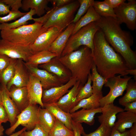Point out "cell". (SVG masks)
I'll use <instances>...</instances> for the list:
<instances>
[{
	"label": "cell",
	"instance_id": "9",
	"mask_svg": "<svg viewBox=\"0 0 136 136\" xmlns=\"http://www.w3.org/2000/svg\"><path fill=\"white\" fill-rule=\"evenodd\" d=\"M114 9L116 19L120 24L125 23L130 30L136 28V1L128 0Z\"/></svg>",
	"mask_w": 136,
	"mask_h": 136
},
{
	"label": "cell",
	"instance_id": "15",
	"mask_svg": "<svg viewBox=\"0 0 136 136\" xmlns=\"http://www.w3.org/2000/svg\"><path fill=\"white\" fill-rule=\"evenodd\" d=\"M26 87L29 104L39 105L44 108L42 100L43 91L42 85L39 79L30 73Z\"/></svg>",
	"mask_w": 136,
	"mask_h": 136
},
{
	"label": "cell",
	"instance_id": "6",
	"mask_svg": "<svg viewBox=\"0 0 136 136\" xmlns=\"http://www.w3.org/2000/svg\"><path fill=\"white\" fill-rule=\"evenodd\" d=\"M99 29L96 22H94L82 28L75 33L71 35L61 56L75 51L82 46H86L90 48L93 54L94 37Z\"/></svg>",
	"mask_w": 136,
	"mask_h": 136
},
{
	"label": "cell",
	"instance_id": "16",
	"mask_svg": "<svg viewBox=\"0 0 136 136\" xmlns=\"http://www.w3.org/2000/svg\"><path fill=\"white\" fill-rule=\"evenodd\" d=\"M23 61L21 59H17L14 76L6 85L8 90L13 85L17 87L26 86L29 80L30 73Z\"/></svg>",
	"mask_w": 136,
	"mask_h": 136
},
{
	"label": "cell",
	"instance_id": "30",
	"mask_svg": "<svg viewBox=\"0 0 136 136\" xmlns=\"http://www.w3.org/2000/svg\"><path fill=\"white\" fill-rule=\"evenodd\" d=\"M125 95L119 99V103L123 106L127 103L136 101V82L130 79L128 82Z\"/></svg>",
	"mask_w": 136,
	"mask_h": 136
},
{
	"label": "cell",
	"instance_id": "12",
	"mask_svg": "<svg viewBox=\"0 0 136 136\" xmlns=\"http://www.w3.org/2000/svg\"><path fill=\"white\" fill-rule=\"evenodd\" d=\"M38 66L56 76L63 84L67 82L72 77L69 70L59 60L55 57L49 62Z\"/></svg>",
	"mask_w": 136,
	"mask_h": 136
},
{
	"label": "cell",
	"instance_id": "20",
	"mask_svg": "<svg viewBox=\"0 0 136 136\" xmlns=\"http://www.w3.org/2000/svg\"><path fill=\"white\" fill-rule=\"evenodd\" d=\"M8 93L20 113L29 105L26 86L17 87L12 86Z\"/></svg>",
	"mask_w": 136,
	"mask_h": 136
},
{
	"label": "cell",
	"instance_id": "50",
	"mask_svg": "<svg viewBox=\"0 0 136 136\" xmlns=\"http://www.w3.org/2000/svg\"><path fill=\"white\" fill-rule=\"evenodd\" d=\"M130 128V136H136V123H134Z\"/></svg>",
	"mask_w": 136,
	"mask_h": 136
},
{
	"label": "cell",
	"instance_id": "53",
	"mask_svg": "<svg viewBox=\"0 0 136 136\" xmlns=\"http://www.w3.org/2000/svg\"><path fill=\"white\" fill-rule=\"evenodd\" d=\"M2 123L0 122V136H2L4 135V128Z\"/></svg>",
	"mask_w": 136,
	"mask_h": 136
},
{
	"label": "cell",
	"instance_id": "47",
	"mask_svg": "<svg viewBox=\"0 0 136 136\" xmlns=\"http://www.w3.org/2000/svg\"><path fill=\"white\" fill-rule=\"evenodd\" d=\"M125 0H105L104 1L110 7L114 9L125 2Z\"/></svg>",
	"mask_w": 136,
	"mask_h": 136
},
{
	"label": "cell",
	"instance_id": "55",
	"mask_svg": "<svg viewBox=\"0 0 136 136\" xmlns=\"http://www.w3.org/2000/svg\"><path fill=\"white\" fill-rule=\"evenodd\" d=\"M22 133L21 134L19 135V136H22Z\"/></svg>",
	"mask_w": 136,
	"mask_h": 136
},
{
	"label": "cell",
	"instance_id": "19",
	"mask_svg": "<svg viewBox=\"0 0 136 136\" xmlns=\"http://www.w3.org/2000/svg\"><path fill=\"white\" fill-rule=\"evenodd\" d=\"M75 25V24L73 23L69 24L56 38L48 50L55 53L58 58L60 57L69 39L72 34Z\"/></svg>",
	"mask_w": 136,
	"mask_h": 136
},
{
	"label": "cell",
	"instance_id": "52",
	"mask_svg": "<svg viewBox=\"0 0 136 136\" xmlns=\"http://www.w3.org/2000/svg\"><path fill=\"white\" fill-rule=\"evenodd\" d=\"M26 127H24L21 130L15 133H13L9 136H19L24 131L26 130Z\"/></svg>",
	"mask_w": 136,
	"mask_h": 136
},
{
	"label": "cell",
	"instance_id": "4",
	"mask_svg": "<svg viewBox=\"0 0 136 136\" xmlns=\"http://www.w3.org/2000/svg\"><path fill=\"white\" fill-rule=\"evenodd\" d=\"M40 22L21 26L17 28L1 30L2 39L21 45L29 46L37 37L47 29Z\"/></svg>",
	"mask_w": 136,
	"mask_h": 136
},
{
	"label": "cell",
	"instance_id": "27",
	"mask_svg": "<svg viewBox=\"0 0 136 136\" xmlns=\"http://www.w3.org/2000/svg\"><path fill=\"white\" fill-rule=\"evenodd\" d=\"M57 57L55 53L48 50L42 51L32 54L29 57L26 64L35 67L49 62L52 58Z\"/></svg>",
	"mask_w": 136,
	"mask_h": 136
},
{
	"label": "cell",
	"instance_id": "29",
	"mask_svg": "<svg viewBox=\"0 0 136 136\" xmlns=\"http://www.w3.org/2000/svg\"><path fill=\"white\" fill-rule=\"evenodd\" d=\"M101 17L92 6H91L86 13L75 24L72 35L74 34L81 28L89 23L98 21Z\"/></svg>",
	"mask_w": 136,
	"mask_h": 136
},
{
	"label": "cell",
	"instance_id": "46",
	"mask_svg": "<svg viewBox=\"0 0 136 136\" xmlns=\"http://www.w3.org/2000/svg\"><path fill=\"white\" fill-rule=\"evenodd\" d=\"M10 7L0 0V16L8 14L10 11Z\"/></svg>",
	"mask_w": 136,
	"mask_h": 136
},
{
	"label": "cell",
	"instance_id": "11",
	"mask_svg": "<svg viewBox=\"0 0 136 136\" xmlns=\"http://www.w3.org/2000/svg\"><path fill=\"white\" fill-rule=\"evenodd\" d=\"M63 31L55 27L48 28L40 35L33 43L29 46L32 54L42 51L48 50L52 44Z\"/></svg>",
	"mask_w": 136,
	"mask_h": 136
},
{
	"label": "cell",
	"instance_id": "40",
	"mask_svg": "<svg viewBox=\"0 0 136 136\" xmlns=\"http://www.w3.org/2000/svg\"><path fill=\"white\" fill-rule=\"evenodd\" d=\"M22 134V136H49V134L45 132L39 124H37L31 130L24 131Z\"/></svg>",
	"mask_w": 136,
	"mask_h": 136
},
{
	"label": "cell",
	"instance_id": "7",
	"mask_svg": "<svg viewBox=\"0 0 136 136\" xmlns=\"http://www.w3.org/2000/svg\"><path fill=\"white\" fill-rule=\"evenodd\" d=\"M40 107L37 105H29L17 116L16 122L12 126L6 129V134L8 135H11L20 125L26 127L27 131L33 129L39 123Z\"/></svg>",
	"mask_w": 136,
	"mask_h": 136
},
{
	"label": "cell",
	"instance_id": "42",
	"mask_svg": "<svg viewBox=\"0 0 136 136\" xmlns=\"http://www.w3.org/2000/svg\"><path fill=\"white\" fill-rule=\"evenodd\" d=\"M11 60V58L7 56L0 54V77L9 65Z\"/></svg>",
	"mask_w": 136,
	"mask_h": 136
},
{
	"label": "cell",
	"instance_id": "49",
	"mask_svg": "<svg viewBox=\"0 0 136 136\" xmlns=\"http://www.w3.org/2000/svg\"><path fill=\"white\" fill-rule=\"evenodd\" d=\"M130 135L129 130L121 133L113 127L110 136H130Z\"/></svg>",
	"mask_w": 136,
	"mask_h": 136
},
{
	"label": "cell",
	"instance_id": "25",
	"mask_svg": "<svg viewBox=\"0 0 136 136\" xmlns=\"http://www.w3.org/2000/svg\"><path fill=\"white\" fill-rule=\"evenodd\" d=\"M50 0H22V9L27 11L29 9L35 10L36 14L41 16L50 10L47 7V4Z\"/></svg>",
	"mask_w": 136,
	"mask_h": 136
},
{
	"label": "cell",
	"instance_id": "5",
	"mask_svg": "<svg viewBox=\"0 0 136 136\" xmlns=\"http://www.w3.org/2000/svg\"><path fill=\"white\" fill-rule=\"evenodd\" d=\"M80 6L78 1L72 2L59 8L53 7L47 12L48 18L43 27L46 28L55 27L63 31L72 21L75 17V13Z\"/></svg>",
	"mask_w": 136,
	"mask_h": 136
},
{
	"label": "cell",
	"instance_id": "17",
	"mask_svg": "<svg viewBox=\"0 0 136 136\" xmlns=\"http://www.w3.org/2000/svg\"><path fill=\"white\" fill-rule=\"evenodd\" d=\"M84 85L79 81H77L67 92L55 104L63 111L70 113L71 110L78 104L77 97Z\"/></svg>",
	"mask_w": 136,
	"mask_h": 136
},
{
	"label": "cell",
	"instance_id": "39",
	"mask_svg": "<svg viewBox=\"0 0 136 136\" xmlns=\"http://www.w3.org/2000/svg\"><path fill=\"white\" fill-rule=\"evenodd\" d=\"M27 12L23 13L19 11H10L6 15L3 17L0 16V24L6 22L20 18L26 14Z\"/></svg>",
	"mask_w": 136,
	"mask_h": 136
},
{
	"label": "cell",
	"instance_id": "26",
	"mask_svg": "<svg viewBox=\"0 0 136 136\" xmlns=\"http://www.w3.org/2000/svg\"><path fill=\"white\" fill-rule=\"evenodd\" d=\"M103 96L102 92L98 94H93L90 97L80 101L71 110L70 113L74 112L81 108L92 109L100 107V100Z\"/></svg>",
	"mask_w": 136,
	"mask_h": 136
},
{
	"label": "cell",
	"instance_id": "45",
	"mask_svg": "<svg viewBox=\"0 0 136 136\" xmlns=\"http://www.w3.org/2000/svg\"><path fill=\"white\" fill-rule=\"evenodd\" d=\"M72 0H50L53 7L59 8L67 5L73 2Z\"/></svg>",
	"mask_w": 136,
	"mask_h": 136
},
{
	"label": "cell",
	"instance_id": "18",
	"mask_svg": "<svg viewBox=\"0 0 136 136\" xmlns=\"http://www.w3.org/2000/svg\"><path fill=\"white\" fill-rule=\"evenodd\" d=\"M123 111V109L113 103L106 105L101 107V114L97 117L98 121L100 124L112 128L115 122L117 115Z\"/></svg>",
	"mask_w": 136,
	"mask_h": 136
},
{
	"label": "cell",
	"instance_id": "37",
	"mask_svg": "<svg viewBox=\"0 0 136 136\" xmlns=\"http://www.w3.org/2000/svg\"><path fill=\"white\" fill-rule=\"evenodd\" d=\"M80 6L72 23L75 24L87 12L89 8L93 5L94 0H78Z\"/></svg>",
	"mask_w": 136,
	"mask_h": 136
},
{
	"label": "cell",
	"instance_id": "8",
	"mask_svg": "<svg viewBox=\"0 0 136 136\" xmlns=\"http://www.w3.org/2000/svg\"><path fill=\"white\" fill-rule=\"evenodd\" d=\"M121 75H116L107 79L104 86L109 87L110 91L106 95L100 100V107L107 104L113 103L115 99L121 96L125 90L128 81L132 76H125L122 77Z\"/></svg>",
	"mask_w": 136,
	"mask_h": 136
},
{
	"label": "cell",
	"instance_id": "28",
	"mask_svg": "<svg viewBox=\"0 0 136 136\" xmlns=\"http://www.w3.org/2000/svg\"><path fill=\"white\" fill-rule=\"evenodd\" d=\"M39 124L49 134L54 125L56 118L46 108L41 106L39 113Z\"/></svg>",
	"mask_w": 136,
	"mask_h": 136
},
{
	"label": "cell",
	"instance_id": "13",
	"mask_svg": "<svg viewBox=\"0 0 136 136\" xmlns=\"http://www.w3.org/2000/svg\"><path fill=\"white\" fill-rule=\"evenodd\" d=\"M76 81L75 78L72 77L67 82L61 86L43 90L42 100L43 104L56 103Z\"/></svg>",
	"mask_w": 136,
	"mask_h": 136
},
{
	"label": "cell",
	"instance_id": "1",
	"mask_svg": "<svg viewBox=\"0 0 136 136\" xmlns=\"http://www.w3.org/2000/svg\"><path fill=\"white\" fill-rule=\"evenodd\" d=\"M93 44L94 62L100 75L107 79L117 74L127 75L126 71L129 69L125 61L110 46L100 29L95 35Z\"/></svg>",
	"mask_w": 136,
	"mask_h": 136
},
{
	"label": "cell",
	"instance_id": "56",
	"mask_svg": "<svg viewBox=\"0 0 136 136\" xmlns=\"http://www.w3.org/2000/svg\"><path fill=\"white\" fill-rule=\"evenodd\" d=\"M1 87L0 86V90H1Z\"/></svg>",
	"mask_w": 136,
	"mask_h": 136
},
{
	"label": "cell",
	"instance_id": "44",
	"mask_svg": "<svg viewBox=\"0 0 136 136\" xmlns=\"http://www.w3.org/2000/svg\"><path fill=\"white\" fill-rule=\"evenodd\" d=\"M8 121H9L8 115L2 103L0 105V122L6 123Z\"/></svg>",
	"mask_w": 136,
	"mask_h": 136
},
{
	"label": "cell",
	"instance_id": "24",
	"mask_svg": "<svg viewBox=\"0 0 136 136\" xmlns=\"http://www.w3.org/2000/svg\"><path fill=\"white\" fill-rule=\"evenodd\" d=\"M44 108L47 109L56 119L67 128L72 130L71 113L63 111L55 104H43Z\"/></svg>",
	"mask_w": 136,
	"mask_h": 136
},
{
	"label": "cell",
	"instance_id": "2",
	"mask_svg": "<svg viewBox=\"0 0 136 136\" xmlns=\"http://www.w3.org/2000/svg\"><path fill=\"white\" fill-rule=\"evenodd\" d=\"M96 22L107 41L122 57L128 69H136V54L131 48L133 43L131 33L121 28L116 18L101 17Z\"/></svg>",
	"mask_w": 136,
	"mask_h": 136
},
{
	"label": "cell",
	"instance_id": "36",
	"mask_svg": "<svg viewBox=\"0 0 136 136\" xmlns=\"http://www.w3.org/2000/svg\"><path fill=\"white\" fill-rule=\"evenodd\" d=\"M91 83V74L90 73L88 76L87 82L81 89L78 94L76 98L78 103L81 100L90 97L93 94Z\"/></svg>",
	"mask_w": 136,
	"mask_h": 136
},
{
	"label": "cell",
	"instance_id": "3",
	"mask_svg": "<svg viewBox=\"0 0 136 136\" xmlns=\"http://www.w3.org/2000/svg\"><path fill=\"white\" fill-rule=\"evenodd\" d=\"M58 58L70 71L72 77L84 85L94 63L91 50L86 46H82Z\"/></svg>",
	"mask_w": 136,
	"mask_h": 136
},
{
	"label": "cell",
	"instance_id": "51",
	"mask_svg": "<svg viewBox=\"0 0 136 136\" xmlns=\"http://www.w3.org/2000/svg\"><path fill=\"white\" fill-rule=\"evenodd\" d=\"M127 75L129 74L134 76V80H136V69L127 70L126 71Z\"/></svg>",
	"mask_w": 136,
	"mask_h": 136
},
{
	"label": "cell",
	"instance_id": "43",
	"mask_svg": "<svg viewBox=\"0 0 136 136\" xmlns=\"http://www.w3.org/2000/svg\"><path fill=\"white\" fill-rule=\"evenodd\" d=\"M72 124L74 136H81L82 133L84 131L81 124L75 122L72 120Z\"/></svg>",
	"mask_w": 136,
	"mask_h": 136
},
{
	"label": "cell",
	"instance_id": "31",
	"mask_svg": "<svg viewBox=\"0 0 136 136\" xmlns=\"http://www.w3.org/2000/svg\"><path fill=\"white\" fill-rule=\"evenodd\" d=\"M36 14L35 10L30 9L29 11L18 19L10 23H4L0 24V30L14 29L21 26L27 25L28 21L33 20V16Z\"/></svg>",
	"mask_w": 136,
	"mask_h": 136
},
{
	"label": "cell",
	"instance_id": "48",
	"mask_svg": "<svg viewBox=\"0 0 136 136\" xmlns=\"http://www.w3.org/2000/svg\"><path fill=\"white\" fill-rule=\"evenodd\" d=\"M124 107V111L136 114V101L127 103Z\"/></svg>",
	"mask_w": 136,
	"mask_h": 136
},
{
	"label": "cell",
	"instance_id": "22",
	"mask_svg": "<svg viewBox=\"0 0 136 136\" xmlns=\"http://www.w3.org/2000/svg\"><path fill=\"white\" fill-rule=\"evenodd\" d=\"M101 107L92 109L82 108L81 110L71 113L72 120L80 123H85L90 126L94 124V116L97 113H101Z\"/></svg>",
	"mask_w": 136,
	"mask_h": 136
},
{
	"label": "cell",
	"instance_id": "33",
	"mask_svg": "<svg viewBox=\"0 0 136 136\" xmlns=\"http://www.w3.org/2000/svg\"><path fill=\"white\" fill-rule=\"evenodd\" d=\"M92 6L96 13L101 17L116 18L114 9L104 1H94Z\"/></svg>",
	"mask_w": 136,
	"mask_h": 136
},
{
	"label": "cell",
	"instance_id": "23",
	"mask_svg": "<svg viewBox=\"0 0 136 136\" xmlns=\"http://www.w3.org/2000/svg\"><path fill=\"white\" fill-rule=\"evenodd\" d=\"M116 117L117 120L113 127L121 133L131 128L136 123V114L132 112L123 111L118 113Z\"/></svg>",
	"mask_w": 136,
	"mask_h": 136
},
{
	"label": "cell",
	"instance_id": "54",
	"mask_svg": "<svg viewBox=\"0 0 136 136\" xmlns=\"http://www.w3.org/2000/svg\"><path fill=\"white\" fill-rule=\"evenodd\" d=\"M2 103V95L1 92V90H0V105Z\"/></svg>",
	"mask_w": 136,
	"mask_h": 136
},
{
	"label": "cell",
	"instance_id": "21",
	"mask_svg": "<svg viewBox=\"0 0 136 136\" xmlns=\"http://www.w3.org/2000/svg\"><path fill=\"white\" fill-rule=\"evenodd\" d=\"M1 92L2 98V104L8 115L10 127L15 123L17 117L20 113L14 103L10 97L9 90L6 86L1 85Z\"/></svg>",
	"mask_w": 136,
	"mask_h": 136
},
{
	"label": "cell",
	"instance_id": "14",
	"mask_svg": "<svg viewBox=\"0 0 136 136\" xmlns=\"http://www.w3.org/2000/svg\"><path fill=\"white\" fill-rule=\"evenodd\" d=\"M25 65L29 72L33 75L40 81L43 90L61 86L62 84L54 75L46 71L26 64Z\"/></svg>",
	"mask_w": 136,
	"mask_h": 136
},
{
	"label": "cell",
	"instance_id": "35",
	"mask_svg": "<svg viewBox=\"0 0 136 136\" xmlns=\"http://www.w3.org/2000/svg\"><path fill=\"white\" fill-rule=\"evenodd\" d=\"M49 136H74L73 131L69 129L56 118L53 127L49 134Z\"/></svg>",
	"mask_w": 136,
	"mask_h": 136
},
{
	"label": "cell",
	"instance_id": "32",
	"mask_svg": "<svg viewBox=\"0 0 136 136\" xmlns=\"http://www.w3.org/2000/svg\"><path fill=\"white\" fill-rule=\"evenodd\" d=\"M91 71V80L92 82V87L93 94H98L102 92L103 86L106 83L107 79L104 78L98 73L94 62Z\"/></svg>",
	"mask_w": 136,
	"mask_h": 136
},
{
	"label": "cell",
	"instance_id": "41",
	"mask_svg": "<svg viewBox=\"0 0 136 136\" xmlns=\"http://www.w3.org/2000/svg\"><path fill=\"white\" fill-rule=\"evenodd\" d=\"M7 5L11 8V11H17L22 6V0H3Z\"/></svg>",
	"mask_w": 136,
	"mask_h": 136
},
{
	"label": "cell",
	"instance_id": "38",
	"mask_svg": "<svg viewBox=\"0 0 136 136\" xmlns=\"http://www.w3.org/2000/svg\"><path fill=\"white\" fill-rule=\"evenodd\" d=\"M112 128L103 124L94 131L89 134L86 133L84 131L82 134L83 136H110Z\"/></svg>",
	"mask_w": 136,
	"mask_h": 136
},
{
	"label": "cell",
	"instance_id": "34",
	"mask_svg": "<svg viewBox=\"0 0 136 136\" xmlns=\"http://www.w3.org/2000/svg\"><path fill=\"white\" fill-rule=\"evenodd\" d=\"M17 59L11 58L10 63L0 77L1 85H7L13 78L15 74L16 63Z\"/></svg>",
	"mask_w": 136,
	"mask_h": 136
},
{
	"label": "cell",
	"instance_id": "10",
	"mask_svg": "<svg viewBox=\"0 0 136 136\" xmlns=\"http://www.w3.org/2000/svg\"><path fill=\"white\" fill-rule=\"evenodd\" d=\"M0 54L12 58L21 59L25 62L32 54L29 46L14 44L2 39H0Z\"/></svg>",
	"mask_w": 136,
	"mask_h": 136
}]
</instances>
